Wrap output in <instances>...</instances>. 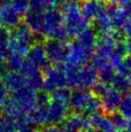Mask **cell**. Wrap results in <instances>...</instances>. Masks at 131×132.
Here are the masks:
<instances>
[{"instance_id": "cell-23", "label": "cell", "mask_w": 131, "mask_h": 132, "mask_svg": "<svg viewBox=\"0 0 131 132\" xmlns=\"http://www.w3.org/2000/svg\"><path fill=\"white\" fill-rule=\"evenodd\" d=\"M97 74L98 76L100 77L102 82H104L106 84H109L112 82V80L114 79L115 75L117 74V71L110 63H107L104 66H102L101 68L98 69Z\"/></svg>"}, {"instance_id": "cell-40", "label": "cell", "mask_w": 131, "mask_h": 132, "mask_svg": "<svg viewBox=\"0 0 131 132\" xmlns=\"http://www.w3.org/2000/svg\"><path fill=\"white\" fill-rule=\"evenodd\" d=\"M126 129H127V132H131V118H130V121H127Z\"/></svg>"}, {"instance_id": "cell-3", "label": "cell", "mask_w": 131, "mask_h": 132, "mask_svg": "<svg viewBox=\"0 0 131 132\" xmlns=\"http://www.w3.org/2000/svg\"><path fill=\"white\" fill-rule=\"evenodd\" d=\"M35 42V36L25 22H19L18 25L11 29L9 49L18 51L25 55L29 47Z\"/></svg>"}, {"instance_id": "cell-15", "label": "cell", "mask_w": 131, "mask_h": 132, "mask_svg": "<svg viewBox=\"0 0 131 132\" xmlns=\"http://www.w3.org/2000/svg\"><path fill=\"white\" fill-rule=\"evenodd\" d=\"M2 80L8 92L10 93L15 92L18 89L22 88L26 85L25 77L20 71H15V70L7 71Z\"/></svg>"}, {"instance_id": "cell-12", "label": "cell", "mask_w": 131, "mask_h": 132, "mask_svg": "<svg viewBox=\"0 0 131 132\" xmlns=\"http://www.w3.org/2000/svg\"><path fill=\"white\" fill-rule=\"evenodd\" d=\"M20 21V14L13 8L11 4H5L0 11V26L11 30Z\"/></svg>"}, {"instance_id": "cell-6", "label": "cell", "mask_w": 131, "mask_h": 132, "mask_svg": "<svg viewBox=\"0 0 131 132\" xmlns=\"http://www.w3.org/2000/svg\"><path fill=\"white\" fill-rule=\"evenodd\" d=\"M69 104L68 102L51 99L46 105V122L48 125H58L68 116Z\"/></svg>"}, {"instance_id": "cell-30", "label": "cell", "mask_w": 131, "mask_h": 132, "mask_svg": "<svg viewBox=\"0 0 131 132\" xmlns=\"http://www.w3.org/2000/svg\"><path fill=\"white\" fill-rule=\"evenodd\" d=\"M93 88H94V95H95L98 97H100L107 91V89L109 88V87H108V84H106V83L101 81V82H96L93 86Z\"/></svg>"}, {"instance_id": "cell-11", "label": "cell", "mask_w": 131, "mask_h": 132, "mask_svg": "<svg viewBox=\"0 0 131 132\" xmlns=\"http://www.w3.org/2000/svg\"><path fill=\"white\" fill-rule=\"evenodd\" d=\"M101 102V109L106 114H112L117 112L120 105L121 95L116 89L108 88L103 95L99 97Z\"/></svg>"}, {"instance_id": "cell-4", "label": "cell", "mask_w": 131, "mask_h": 132, "mask_svg": "<svg viewBox=\"0 0 131 132\" xmlns=\"http://www.w3.org/2000/svg\"><path fill=\"white\" fill-rule=\"evenodd\" d=\"M43 88L44 92L51 94L56 89L67 86L65 72L63 67L59 66H47L44 69Z\"/></svg>"}, {"instance_id": "cell-21", "label": "cell", "mask_w": 131, "mask_h": 132, "mask_svg": "<svg viewBox=\"0 0 131 132\" xmlns=\"http://www.w3.org/2000/svg\"><path fill=\"white\" fill-rule=\"evenodd\" d=\"M26 86L30 87L33 90H40L43 88V81H44V75L40 69L34 70L31 73L27 74L25 76Z\"/></svg>"}, {"instance_id": "cell-16", "label": "cell", "mask_w": 131, "mask_h": 132, "mask_svg": "<svg viewBox=\"0 0 131 132\" xmlns=\"http://www.w3.org/2000/svg\"><path fill=\"white\" fill-rule=\"evenodd\" d=\"M25 121L26 123L33 126L44 125L46 122V105L36 104L31 110L27 112Z\"/></svg>"}, {"instance_id": "cell-19", "label": "cell", "mask_w": 131, "mask_h": 132, "mask_svg": "<svg viewBox=\"0 0 131 132\" xmlns=\"http://www.w3.org/2000/svg\"><path fill=\"white\" fill-rule=\"evenodd\" d=\"M94 19H95V28L101 34H110L111 31L113 30L112 22H111L108 13L106 12L105 7Z\"/></svg>"}, {"instance_id": "cell-22", "label": "cell", "mask_w": 131, "mask_h": 132, "mask_svg": "<svg viewBox=\"0 0 131 132\" xmlns=\"http://www.w3.org/2000/svg\"><path fill=\"white\" fill-rule=\"evenodd\" d=\"M111 83L113 85L114 89H116L118 92L121 93L124 95V93H127L131 89V84L130 81H129V78L126 75H124V74H116Z\"/></svg>"}, {"instance_id": "cell-29", "label": "cell", "mask_w": 131, "mask_h": 132, "mask_svg": "<svg viewBox=\"0 0 131 132\" xmlns=\"http://www.w3.org/2000/svg\"><path fill=\"white\" fill-rule=\"evenodd\" d=\"M10 2L13 8L15 9L20 15H24L29 10L30 0H10Z\"/></svg>"}, {"instance_id": "cell-32", "label": "cell", "mask_w": 131, "mask_h": 132, "mask_svg": "<svg viewBox=\"0 0 131 132\" xmlns=\"http://www.w3.org/2000/svg\"><path fill=\"white\" fill-rule=\"evenodd\" d=\"M8 94H9V92L4 85L3 80L0 77V105H2L6 101V99L8 98Z\"/></svg>"}, {"instance_id": "cell-1", "label": "cell", "mask_w": 131, "mask_h": 132, "mask_svg": "<svg viewBox=\"0 0 131 132\" xmlns=\"http://www.w3.org/2000/svg\"><path fill=\"white\" fill-rule=\"evenodd\" d=\"M62 15L64 26L69 37H76L82 31L89 28L90 20L82 15L77 4H64L62 6Z\"/></svg>"}, {"instance_id": "cell-43", "label": "cell", "mask_w": 131, "mask_h": 132, "mask_svg": "<svg viewBox=\"0 0 131 132\" xmlns=\"http://www.w3.org/2000/svg\"><path fill=\"white\" fill-rule=\"evenodd\" d=\"M129 81H130V84H131V74L129 75Z\"/></svg>"}, {"instance_id": "cell-41", "label": "cell", "mask_w": 131, "mask_h": 132, "mask_svg": "<svg viewBox=\"0 0 131 132\" xmlns=\"http://www.w3.org/2000/svg\"><path fill=\"white\" fill-rule=\"evenodd\" d=\"M2 109H1V105H0V122H1V121H2Z\"/></svg>"}, {"instance_id": "cell-27", "label": "cell", "mask_w": 131, "mask_h": 132, "mask_svg": "<svg viewBox=\"0 0 131 132\" xmlns=\"http://www.w3.org/2000/svg\"><path fill=\"white\" fill-rule=\"evenodd\" d=\"M110 120L113 123L114 127L116 129V131L118 130H124L126 128L127 125V119L124 118L121 114L114 112V113L110 114Z\"/></svg>"}, {"instance_id": "cell-9", "label": "cell", "mask_w": 131, "mask_h": 132, "mask_svg": "<svg viewBox=\"0 0 131 132\" xmlns=\"http://www.w3.org/2000/svg\"><path fill=\"white\" fill-rule=\"evenodd\" d=\"M92 95L93 94L88 91V89H75L72 93H70L68 101L69 107L74 113H82Z\"/></svg>"}, {"instance_id": "cell-18", "label": "cell", "mask_w": 131, "mask_h": 132, "mask_svg": "<svg viewBox=\"0 0 131 132\" xmlns=\"http://www.w3.org/2000/svg\"><path fill=\"white\" fill-rule=\"evenodd\" d=\"M65 0H30L29 9L32 11L44 13L47 10L63 6Z\"/></svg>"}, {"instance_id": "cell-37", "label": "cell", "mask_w": 131, "mask_h": 132, "mask_svg": "<svg viewBox=\"0 0 131 132\" xmlns=\"http://www.w3.org/2000/svg\"><path fill=\"white\" fill-rule=\"evenodd\" d=\"M65 1H67L68 3H73V4H81L82 2H83L84 0H65Z\"/></svg>"}, {"instance_id": "cell-7", "label": "cell", "mask_w": 131, "mask_h": 132, "mask_svg": "<svg viewBox=\"0 0 131 132\" xmlns=\"http://www.w3.org/2000/svg\"><path fill=\"white\" fill-rule=\"evenodd\" d=\"M12 94L13 95L11 97L15 100V102L18 104V107L25 113L30 111L36 105L37 91L33 90L26 85Z\"/></svg>"}, {"instance_id": "cell-5", "label": "cell", "mask_w": 131, "mask_h": 132, "mask_svg": "<svg viewBox=\"0 0 131 132\" xmlns=\"http://www.w3.org/2000/svg\"><path fill=\"white\" fill-rule=\"evenodd\" d=\"M48 62L53 65H59L65 62L69 55V44L66 40L49 39L44 44Z\"/></svg>"}, {"instance_id": "cell-14", "label": "cell", "mask_w": 131, "mask_h": 132, "mask_svg": "<svg viewBox=\"0 0 131 132\" xmlns=\"http://www.w3.org/2000/svg\"><path fill=\"white\" fill-rule=\"evenodd\" d=\"M117 40L110 34H102L101 37L96 39L94 54L103 58H107L113 52Z\"/></svg>"}, {"instance_id": "cell-13", "label": "cell", "mask_w": 131, "mask_h": 132, "mask_svg": "<svg viewBox=\"0 0 131 132\" xmlns=\"http://www.w3.org/2000/svg\"><path fill=\"white\" fill-rule=\"evenodd\" d=\"M24 22L32 30L35 36V40L39 38H44L43 25H44V13L36 11H27L24 14Z\"/></svg>"}, {"instance_id": "cell-2", "label": "cell", "mask_w": 131, "mask_h": 132, "mask_svg": "<svg viewBox=\"0 0 131 132\" xmlns=\"http://www.w3.org/2000/svg\"><path fill=\"white\" fill-rule=\"evenodd\" d=\"M43 35L44 37L49 39L66 40L69 35L67 33L62 12L57 8L47 10L44 13V25H43Z\"/></svg>"}, {"instance_id": "cell-31", "label": "cell", "mask_w": 131, "mask_h": 132, "mask_svg": "<svg viewBox=\"0 0 131 132\" xmlns=\"http://www.w3.org/2000/svg\"><path fill=\"white\" fill-rule=\"evenodd\" d=\"M117 5L125 11L127 14L131 13V0H115Z\"/></svg>"}, {"instance_id": "cell-25", "label": "cell", "mask_w": 131, "mask_h": 132, "mask_svg": "<svg viewBox=\"0 0 131 132\" xmlns=\"http://www.w3.org/2000/svg\"><path fill=\"white\" fill-rule=\"evenodd\" d=\"M124 97H121L120 105L118 110L120 111L119 113L121 114L124 118L130 119L131 118V94H125Z\"/></svg>"}, {"instance_id": "cell-38", "label": "cell", "mask_w": 131, "mask_h": 132, "mask_svg": "<svg viewBox=\"0 0 131 132\" xmlns=\"http://www.w3.org/2000/svg\"><path fill=\"white\" fill-rule=\"evenodd\" d=\"M84 132H102L101 130H100V129H98V128H91V127H90V128H88L87 130H85V131Z\"/></svg>"}, {"instance_id": "cell-45", "label": "cell", "mask_w": 131, "mask_h": 132, "mask_svg": "<svg viewBox=\"0 0 131 132\" xmlns=\"http://www.w3.org/2000/svg\"><path fill=\"white\" fill-rule=\"evenodd\" d=\"M130 94H131V93H130Z\"/></svg>"}, {"instance_id": "cell-33", "label": "cell", "mask_w": 131, "mask_h": 132, "mask_svg": "<svg viewBox=\"0 0 131 132\" xmlns=\"http://www.w3.org/2000/svg\"><path fill=\"white\" fill-rule=\"evenodd\" d=\"M18 132H39L35 128V126L30 125L28 123H23V125H18Z\"/></svg>"}, {"instance_id": "cell-42", "label": "cell", "mask_w": 131, "mask_h": 132, "mask_svg": "<svg viewBox=\"0 0 131 132\" xmlns=\"http://www.w3.org/2000/svg\"><path fill=\"white\" fill-rule=\"evenodd\" d=\"M103 1H106V2H109V1H115V0H103Z\"/></svg>"}, {"instance_id": "cell-39", "label": "cell", "mask_w": 131, "mask_h": 132, "mask_svg": "<svg viewBox=\"0 0 131 132\" xmlns=\"http://www.w3.org/2000/svg\"><path fill=\"white\" fill-rule=\"evenodd\" d=\"M9 1L10 0H0V11H1V9H2V7H3L5 4L9 3Z\"/></svg>"}, {"instance_id": "cell-8", "label": "cell", "mask_w": 131, "mask_h": 132, "mask_svg": "<svg viewBox=\"0 0 131 132\" xmlns=\"http://www.w3.org/2000/svg\"><path fill=\"white\" fill-rule=\"evenodd\" d=\"M26 59L29 60L38 69H45L48 66V59L43 44H33L26 52Z\"/></svg>"}, {"instance_id": "cell-28", "label": "cell", "mask_w": 131, "mask_h": 132, "mask_svg": "<svg viewBox=\"0 0 131 132\" xmlns=\"http://www.w3.org/2000/svg\"><path fill=\"white\" fill-rule=\"evenodd\" d=\"M70 91L69 89L65 86V87H61V88L56 89L55 91L51 93V98L52 99H57V100H61V101H65L68 102L70 95Z\"/></svg>"}, {"instance_id": "cell-35", "label": "cell", "mask_w": 131, "mask_h": 132, "mask_svg": "<svg viewBox=\"0 0 131 132\" xmlns=\"http://www.w3.org/2000/svg\"><path fill=\"white\" fill-rule=\"evenodd\" d=\"M40 132H62V129L54 125H49L47 126H44Z\"/></svg>"}, {"instance_id": "cell-34", "label": "cell", "mask_w": 131, "mask_h": 132, "mask_svg": "<svg viewBox=\"0 0 131 132\" xmlns=\"http://www.w3.org/2000/svg\"><path fill=\"white\" fill-rule=\"evenodd\" d=\"M122 28L124 30V33L126 34L127 36H131V13L128 14L126 20L124 22V25Z\"/></svg>"}, {"instance_id": "cell-24", "label": "cell", "mask_w": 131, "mask_h": 132, "mask_svg": "<svg viewBox=\"0 0 131 132\" xmlns=\"http://www.w3.org/2000/svg\"><path fill=\"white\" fill-rule=\"evenodd\" d=\"M100 109H101L100 98L93 94V95L88 100L87 104H86V106H85L82 113L85 114V115H88V116H92L94 114L98 113L100 111Z\"/></svg>"}, {"instance_id": "cell-36", "label": "cell", "mask_w": 131, "mask_h": 132, "mask_svg": "<svg viewBox=\"0 0 131 132\" xmlns=\"http://www.w3.org/2000/svg\"><path fill=\"white\" fill-rule=\"evenodd\" d=\"M124 43H125V46H126V51L131 56V36H128L127 40Z\"/></svg>"}, {"instance_id": "cell-26", "label": "cell", "mask_w": 131, "mask_h": 132, "mask_svg": "<svg viewBox=\"0 0 131 132\" xmlns=\"http://www.w3.org/2000/svg\"><path fill=\"white\" fill-rule=\"evenodd\" d=\"M18 122L10 117L2 118L0 122V132H18Z\"/></svg>"}, {"instance_id": "cell-10", "label": "cell", "mask_w": 131, "mask_h": 132, "mask_svg": "<svg viewBox=\"0 0 131 132\" xmlns=\"http://www.w3.org/2000/svg\"><path fill=\"white\" fill-rule=\"evenodd\" d=\"M97 70L92 64L81 65L78 75V88L90 89L97 82Z\"/></svg>"}, {"instance_id": "cell-20", "label": "cell", "mask_w": 131, "mask_h": 132, "mask_svg": "<svg viewBox=\"0 0 131 132\" xmlns=\"http://www.w3.org/2000/svg\"><path fill=\"white\" fill-rule=\"evenodd\" d=\"M24 59H25L24 54L18 51H15V50H9V53L5 58V62H6L9 70L19 71Z\"/></svg>"}, {"instance_id": "cell-17", "label": "cell", "mask_w": 131, "mask_h": 132, "mask_svg": "<svg viewBox=\"0 0 131 132\" xmlns=\"http://www.w3.org/2000/svg\"><path fill=\"white\" fill-rule=\"evenodd\" d=\"M103 0H84L82 2L81 13L87 19H94L104 9Z\"/></svg>"}, {"instance_id": "cell-44", "label": "cell", "mask_w": 131, "mask_h": 132, "mask_svg": "<svg viewBox=\"0 0 131 132\" xmlns=\"http://www.w3.org/2000/svg\"><path fill=\"white\" fill-rule=\"evenodd\" d=\"M118 132H126V131H124V130H119Z\"/></svg>"}]
</instances>
